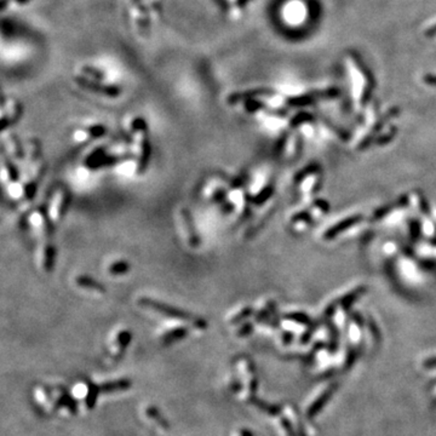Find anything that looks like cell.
Instances as JSON below:
<instances>
[{
  "instance_id": "obj_1",
  "label": "cell",
  "mask_w": 436,
  "mask_h": 436,
  "mask_svg": "<svg viewBox=\"0 0 436 436\" xmlns=\"http://www.w3.org/2000/svg\"><path fill=\"white\" fill-rule=\"evenodd\" d=\"M137 304L141 308L148 309V310L160 314L165 318L172 319V320L179 321V323L188 324V326L194 327V329L199 331H205L207 329V323L205 319L192 314V313L187 310H183L181 308H177V306L160 302L158 299L149 298V297H140L137 299Z\"/></svg>"
},
{
  "instance_id": "obj_2",
  "label": "cell",
  "mask_w": 436,
  "mask_h": 436,
  "mask_svg": "<svg viewBox=\"0 0 436 436\" xmlns=\"http://www.w3.org/2000/svg\"><path fill=\"white\" fill-rule=\"evenodd\" d=\"M130 135L136 160V171L137 173H143L148 168L152 156V146H150L148 124L142 116H136L131 120Z\"/></svg>"
},
{
  "instance_id": "obj_3",
  "label": "cell",
  "mask_w": 436,
  "mask_h": 436,
  "mask_svg": "<svg viewBox=\"0 0 436 436\" xmlns=\"http://www.w3.org/2000/svg\"><path fill=\"white\" fill-rule=\"evenodd\" d=\"M72 203L71 191L66 185L59 184L51 192L49 203H47V210L52 218L53 223L59 224L65 219L67 215L69 206Z\"/></svg>"
},
{
  "instance_id": "obj_4",
  "label": "cell",
  "mask_w": 436,
  "mask_h": 436,
  "mask_svg": "<svg viewBox=\"0 0 436 436\" xmlns=\"http://www.w3.org/2000/svg\"><path fill=\"white\" fill-rule=\"evenodd\" d=\"M28 222L32 229L37 233V235L41 240L53 239L56 224L53 223L52 218H51L47 206L41 205L33 210L28 216Z\"/></svg>"
},
{
  "instance_id": "obj_5",
  "label": "cell",
  "mask_w": 436,
  "mask_h": 436,
  "mask_svg": "<svg viewBox=\"0 0 436 436\" xmlns=\"http://www.w3.org/2000/svg\"><path fill=\"white\" fill-rule=\"evenodd\" d=\"M98 387L92 384L91 382L80 380L72 388L71 395L75 402L83 408L84 411H90L95 407L96 400H97Z\"/></svg>"
},
{
  "instance_id": "obj_6",
  "label": "cell",
  "mask_w": 436,
  "mask_h": 436,
  "mask_svg": "<svg viewBox=\"0 0 436 436\" xmlns=\"http://www.w3.org/2000/svg\"><path fill=\"white\" fill-rule=\"evenodd\" d=\"M132 333L130 330L120 329L114 331L112 336H110L109 341H108V357H109L113 362L121 359V357L125 355L129 345H130Z\"/></svg>"
},
{
  "instance_id": "obj_7",
  "label": "cell",
  "mask_w": 436,
  "mask_h": 436,
  "mask_svg": "<svg viewBox=\"0 0 436 436\" xmlns=\"http://www.w3.org/2000/svg\"><path fill=\"white\" fill-rule=\"evenodd\" d=\"M140 416L144 424H147L149 428L154 429L159 434H166L170 430V424H168L166 418L162 417L160 411L154 405L143 404L140 408Z\"/></svg>"
},
{
  "instance_id": "obj_8",
  "label": "cell",
  "mask_w": 436,
  "mask_h": 436,
  "mask_svg": "<svg viewBox=\"0 0 436 436\" xmlns=\"http://www.w3.org/2000/svg\"><path fill=\"white\" fill-rule=\"evenodd\" d=\"M178 218L183 231V237L187 241V245L191 248H199L201 240L199 234H198V229L195 227V222L193 217H192L191 211L185 209V207H181L178 211Z\"/></svg>"
},
{
  "instance_id": "obj_9",
  "label": "cell",
  "mask_w": 436,
  "mask_h": 436,
  "mask_svg": "<svg viewBox=\"0 0 436 436\" xmlns=\"http://www.w3.org/2000/svg\"><path fill=\"white\" fill-rule=\"evenodd\" d=\"M22 116V106L15 98H4L2 108V132L5 134Z\"/></svg>"
},
{
  "instance_id": "obj_10",
  "label": "cell",
  "mask_w": 436,
  "mask_h": 436,
  "mask_svg": "<svg viewBox=\"0 0 436 436\" xmlns=\"http://www.w3.org/2000/svg\"><path fill=\"white\" fill-rule=\"evenodd\" d=\"M33 396H34L37 405L45 413L52 414L57 412L53 387L46 386V384H39V386L35 387L34 392H33Z\"/></svg>"
},
{
  "instance_id": "obj_11",
  "label": "cell",
  "mask_w": 436,
  "mask_h": 436,
  "mask_svg": "<svg viewBox=\"0 0 436 436\" xmlns=\"http://www.w3.org/2000/svg\"><path fill=\"white\" fill-rule=\"evenodd\" d=\"M38 261L39 267L45 273L52 272L56 262V247L53 243V239L41 240L39 242L38 248Z\"/></svg>"
},
{
  "instance_id": "obj_12",
  "label": "cell",
  "mask_w": 436,
  "mask_h": 436,
  "mask_svg": "<svg viewBox=\"0 0 436 436\" xmlns=\"http://www.w3.org/2000/svg\"><path fill=\"white\" fill-rule=\"evenodd\" d=\"M189 332V326H184L181 323H177L171 326H166L161 329L158 333V341L161 345H172L174 343L182 341L187 337Z\"/></svg>"
},
{
  "instance_id": "obj_13",
  "label": "cell",
  "mask_w": 436,
  "mask_h": 436,
  "mask_svg": "<svg viewBox=\"0 0 436 436\" xmlns=\"http://www.w3.org/2000/svg\"><path fill=\"white\" fill-rule=\"evenodd\" d=\"M119 160H121V158H118V156L112 154H108L104 148H96L86 156L84 164H85V166L87 168L98 170V168H102V167L112 166V165L115 164V162H118Z\"/></svg>"
},
{
  "instance_id": "obj_14",
  "label": "cell",
  "mask_w": 436,
  "mask_h": 436,
  "mask_svg": "<svg viewBox=\"0 0 436 436\" xmlns=\"http://www.w3.org/2000/svg\"><path fill=\"white\" fill-rule=\"evenodd\" d=\"M107 134V128L102 124H95L86 126V128L78 129L74 132V140L78 143H86L91 141L100 140Z\"/></svg>"
},
{
  "instance_id": "obj_15",
  "label": "cell",
  "mask_w": 436,
  "mask_h": 436,
  "mask_svg": "<svg viewBox=\"0 0 436 436\" xmlns=\"http://www.w3.org/2000/svg\"><path fill=\"white\" fill-rule=\"evenodd\" d=\"M3 153L8 154L13 160H22L25 159V149L21 144L19 137L15 134H3Z\"/></svg>"
},
{
  "instance_id": "obj_16",
  "label": "cell",
  "mask_w": 436,
  "mask_h": 436,
  "mask_svg": "<svg viewBox=\"0 0 436 436\" xmlns=\"http://www.w3.org/2000/svg\"><path fill=\"white\" fill-rule=\"evenodd\" d=\"M75 285L81 290H85L87 292L95 294H106V287L100 281L96 280L90 275H79L75 278Z\"/></svg>"
},
{
  "instance_id": "obj_17",
  "label": "cell",
  "mask_w": 436,
  "mask_h": 436,
  "mask_svg": "<svg viewBox=\"0 0 436 436\" xmlns=\"http://www.w3.org/2000/svg\"><path fill=\"white\" fill-rule=\"evenodd\" d=\"M77 81L80 84L81 86H85L86 89L91 90V91L98 92V94L106 95V96H112V97L119 95L118 87L103 85V84L97 83V81H92V80L87 79V78H80V79H78Z\"/></svg>"
},
{
  "instance_id": "obj_18",
  "label": "cell",
  "mask_w": 436,
  "mask_h": 436,
  "mask_svg": "<svg viewBox=\"0 0 436 436\" xmlns=\"http://www.w3.org/2000/svg\"><path fill=\"white\" fill-rule=\"evenodd\" d=\"M361 219H362L361 216H353V217L345 218L344 221L341 222V223L335 225V227L330 228V229L327 230L326 233H325V239H327V240L333 239V237L338 235V234H341L343 230L349 229V228L353 227L354 224H356L357 222H360Z\"/></svg>"
},
{
  "instance_id": "obj_19",
  "label": "cell",
  "mask_w": 436,
  "mask_h": 436,
  "mask_svg": "<svg viewBox=\"0 0 436 436\" xmlns=\"http://www.w3.org/2000/svg\"><path fill=\"white\" fill-rule=\"evenodd\" d=\"M131 269V264L129 261L125 260H118L114 261L113 263H110L108 266V274L112 276H122L129 274Z\"/></svg>"
},
{
  "instance_id": "obj_20",
  "label": "cell",
  "mask_w": 436,
  "mask_h": 436,
  "mask_svg": "<svg viewBox=\"0 0 436 436\" xmlns=\"http://www.w3.org/2000/svg\"><path fill=\"white\" fill-rule=\"evenodd\" d=\"M130 387H131V382L129 380H114L102 384L100 389L106 393H115V392H122V390H128Z\"/></svg>"
},
{
  "instance_id": "obj_21",
  "label": "cell",
  "mask_w": 436,
  "mask_h": 436,
  "mask_svg": "<svg viewBox=\"0 0 436 436\" xmlns=\"http://www.w3.org/2000/svg\"><path fill=\"white\" fill-rule=\"evenodd\" d=\"M273 192H274L273 185H267V187L261 189L254 198H251V203L256 206L262 205V204H264L267 200H269L270 198L273 197Z\"/></svg>"
},
{
  "instance_id": "obj_22",
  "label": "cell",
  "mask_w": 436,
  "mask_h": 436,
  "mask_svg": "<svg viewBox=\"0 0 436 436\" xmlns=\"http://www.w3.org/2000/svg\"><path fill=\"white\" fill-rule=\"evenodd\" d=\"M251 313H252L251 308H248V306H242V308H240L239 310L234 313V314H231L229 317V320L228 321H229V324H231V325L240 324L241 321L246 320V319H247L250 315H251Z\"/></svg>"
},
{
  "instance_id": "obj_23",
  "label": "cell",
  "mask_w": 436,
  "mask_h": 436,
  "mask_svg": "<svg viewBox=\"0 0 436 436\" xmlns=\"http://www.w3.org/2000/svg\"><path fill=\"white\" fill-rule=\"evenodd\" d=\"M250 332H251V325H250V324H242V326L236 331L235 335L237 337H245L246 335H248Z\"/></svg>"
},
{
  "instance_id": "obj_24",
  "label": "cell",
  "mask_w": 436,
  "mask_h": 436,
  "mask_svg": "<svg viewBox=\"0 0 436 436\" xmlns=\"http://www.w3.org/2000/svg\"><path fill=\"white\" fill-rule=\"evenodd\" d=\"M230 436H254V435H251V432L246 429H235L234 431H231Z\"/></svg>"
},
{
  "instance_id": "obj_25",
  "label": "cell",
  "mask_w": 436,
  "mask_h": 436,
  "mask_svg": "<svg viewBox=\"0 0 436 436\" xmlns=\"http://www.w3.org/2000/svg\"><path fill=\"white\" fill-rule=\"evenodd\" d=\"M424 80H425V83H428L429 85H436V77H434V75H426V77L424 78Z\"/></svg>"
},
{
  "instance_id": "obj_26",
  "label": "cell",
  "mask_w": 436,
  "mask_h": 436,
  "mask_svg": "<svg viewBox=\"0 0 436 436\" xmlns=\"http://www.w3.org/2000/svg\"><path fill=\"white\" fill-rule=\"evenodd\" d=\"M435 33H436V25H435V26H432L431 28H429V31L426 32L425 34H426V35H432V34H435Z\"/></svg>"
}]
</instances>
